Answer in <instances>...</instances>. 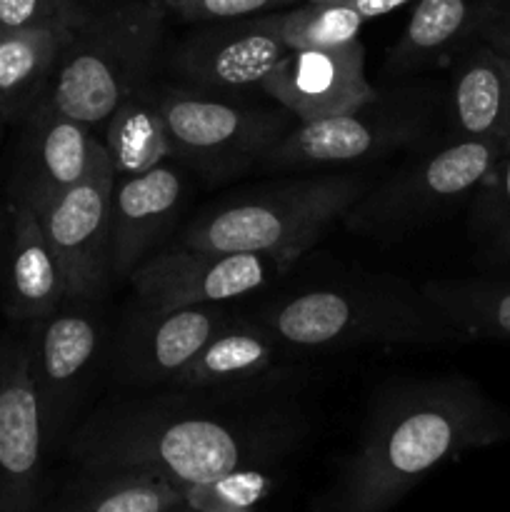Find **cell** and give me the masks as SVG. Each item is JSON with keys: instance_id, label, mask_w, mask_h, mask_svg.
<instances>
[{"instance_id": "24", "label": "cell", "mask_w": 510, "mask_h": 512, "mask_svg": "<svg viewBox=\"0 0 510 512\" xmlns=\"http://www.w3.org/2000/svg\"><path fill=\"white\" fill-rule=\"evenodd\" d=\"M103 125L100 145L118 175L148 173L173 158L160 110V90L153 83L128 95Z\"/></svg>"}, {"instance_id": "7", "label": "cell", "mask_w": 510, "mask_h": 512, "mask_svg": "<svg viewBox=\"0 0 510 512\" xmlns=\"http://www.w3.org/2000/svg\"><path fill=\"white\" fill-rule=\"evenodd\" d=\"M503 158L500 143L453 138L443 148L408 160L388 180L360 195L343 223L363 235L403 233L473 193Z\"/></svg>"}, {"instance_id": "35", "label": "cell", "mask_w": 510, "mask_h": 512, "mask_svg": "<svg viewBox=\"0 0 510 512\" xmlns=\"http://www.w3.org/2000/svg\"><path fill=\"white\" fill-rule=\"evenodd\" d=\"M495 235H498V243L503 245V250L508 253V258H510V225H508V228L500 230V233H495Z\"/></svg>"}, {"instance_id": "1", "label": "cell", "mask_w": 510, "mask_h": 512, "mask_svg": "<svg viewBox=\"0 0 510 512\" xmlns=\"http://www.w3.org/2000/svg\"><path fill=\"white\" fill-rule=\"evenodd\" d=\"M300 438L293 405L168 390L105 400L65 445L80 470H138L188 490L275 465Z\"/></svg>"}, {"instance_id": "10", "label": "cell", "mask_w": 510, "mask_h": 512, "mask_svg": "<svg viewBox=\"0 0 510 512\" xmlns=\"http://www.w3.org/2000/svg\"><path fill=\"white\" fill-rule=\"evenodd\" d=\"M30 378L50 453L68 443L70 423L95 360L103 353V318L95 303H63L43 323L28 325Z\"/></svg>"}, {"instance_id": "5", "label": "cell", "mask_w": 510, "mask_h": 512, "mask_svg": "<svg viewBox=\"0 0 510 512\" xmlns=\"http://www.w3.org/2000/svg\"><path fill=\"white\" fill-rule=\"evenodd\" d=\"M363 193V180L348 173L290 180L198 218L183 233V245L213 253H253L290 265L318 243L330 223L343 220Z\"/></svg>"}, {"instance_id": "28", "label": "cell", "mask_w": 510, "mask_h": 512, "mask_svg": "<svg viewBox=\"0 0 510 512\" xmlns=\"http://www.w3.org/2000/svg\"><path fill=\"white\" fill-rule=\"evenodd\" d=\"M168 15H178L188 23H215V20H238L250 15L275 13L285 5L300 0H163Z\"/></svg>"}, {"instance_id": "36", "label": "cell", "mask_w": 510, "mask_h": 512, "mask_svg": "<svg viewBox=\"0 0 510 512\" xmlns=\"http://www.w3.org/2000/svg\"><path fill=\"white\" fill-rule=\"evenodd\" d=\"M168 512H195L193 508H190V505H178V508H173V510H168Z\"/></svg>"}, {"instance_id": "18", "label": "cell", "mask_w": 510, "mask_h": 512, "mask_svg": "<svg viewBox=\"0 0 510 512\" xmlns=\"http://www.w3.org/2000/svg\"><path fill=\"white\" fill-rule=\"evenodd\" d=\"M183 203V175L163 163L140 175H118L110 198V280L128 278L165 238Z\"/></svg>"}, {"instance_id": "34", "label": "cell", "mask_w": 510, "mask_h": 512, "mask_svg": "<svg viewBox=\"0 0 510 512\" xmlns=\"http://www.w3.org/2000/svg\"><path fill=\"white\" fill-rule=\"evenodd\" d=\"M5 248H8V213H5L3 205H0V283H3Z\"/></svg>"}, {"instance_id": "3", "label": "cell", "mask_w": 510, "mask_h": 512, "mask_svg": "<svg viewBox=\"0 0 510 512\" xmlns=\"http://www.w3.org/2000/svg\"><path fill=\"white\" fill-rule=\"evenodd\" d=\"M255 320L293 353L360 345H435L460 340L423 290L400 285H328L268 300Z\"/></svg>"}, {"instance_id": "25", "label": "cell", "mask_w": 510, "mask_h": 512, "mask_svg": "<svg viewBox=\"0 0 510 512\" xmlns=\"http://www.w3.org/2000/svg\"><path fill=\"white\" fill-rule=\"evenodd\" d=\"M420 290L443 310L460 340H510L508 280H430Z\"/></svg>"}, {"instance_id": "30", "label": "cell", "mask_w": 510, "mask_h": 512, "mask_svg": "<svg viewBox=\"0 0 510 512\" xmlns=\"http://www.w3.org/2000/svg\"><path fill=\"white\" fill-rule=\"evenodd\" d=\"M483 198L478 203V218L495 233L510 225V153L495 165L490 178L485 180Z\"/></svg>"}, {"instance_id": "20", "label": "cell", "mask_w": 510, "mask_h": 512, "mask_svg": "<svg viewBox=\"0 0 510 512\" xmlns=\"http://www.w3.org/2000/svg\"><path fill=\"white\" fill-rule=\"evenodd\" d=\"M448 115L455 138L490 140L510 153V65L485 40L453 60Z\"/></svg>"}, {"instance_id": "32", "label": "cell", "mask_w": 510, "mask_h": 512, "mask_svg": "<svg viewBox=\"0 0 510 512\" xmlns=\"http://www.w3.org/2000/svg\"><path fill=\"white\" fill-rule=\"evenodd\" d=\"M310 3H328V5H343V8L355 10L358 15H363L365 20L378 18V15L390 13V10L400 8L408 0H310Z\"/></svg>"}, {"instance_id": "4", "label": "cell", "mask_w": 510, "mask_h": 512, "mask_svg": "<svg viewBox=\"0 0 510 512\" xmlns=\"http://www.w3.org/2000/svg\"><path fill=\"white\" fill-rule=\"evenodd\" d=\"M163 0H118L90 15L68 43L40 103L80 123L103 125L128 95L150 83L163 53Z\"/></svg>"}, {"instance_id": "14", "label": "cell", "mask_w": 510, "mask_h": 512, "mask_svg": "<svg viewBox=\"0 0 510 512\" xmlns=\"http://www.w3.org/2000/svg\"><path fill=\"white\" fill-rule=\"evenodd\" d=\"M295 355L255 318H230L165 390L265 398L293 378Z\"/></svg>"}, {"instance_id": "12", "label": "cell", "mask_w": 510, "mask_h": 512, "mask_svg": "<svg viewBox=\"0 0 510 512\" xmlns=\"http://www.w3.org/2000/svg\"><path fill=\"white\" fill-rule=\"evenodd\" d=\"M288 53L273 13L200 23L168 53V68L185 88L230 95L260 88L265 75Z\"/></svg>"}, {"instance_id": "9", "label": "cell", "mask_w": 510, "mask_h": 512, "mask_svg": "<svg viewBox=\"0 0 510 512\" xmlns=\"http://www.w3.org/2000/svg\"><path fill=\"white\" fill-rule=\"evenodd\" d=\"M115 178L118 173L100 145L88 175L38 213L63 273L65 303H95L110 280V198Z\"/></svg>"}, {"instance_id": "21", "label": "cell", "mask_w": 510, "mask_h": 512, "mask_svg": "<svg viewBox=\"0 0 510 512\" xmlns=\"http://www.w3.org/2000/svg\"><path fill=\"white\" fill-rule=\"evenodd\" d=\"M498 3L503 0H418L403 38L388 53V73H413L455 60L478 40Z\"/></svg>"}, {"instance_id": "31", "label": "cell", "mask_w": 510, "mask_h": 512, "mask_svg": "<svg viewBox=\"0 0 510 512\" xmlns=\"http://www.w3.org/2000/svg\"><path fill=\"white\" fill-rule=\"evenodd\" d=\"M478 40H485L490 48L498 50L510 65V0H503L490 10L483 28H480Z\"/></svg>"}, {"instance_id": "8", "label": "cell", "mask_w": 510, "mask_h": 512, "mask_svg": "<svg viewBox=\"0 0 510 512\" xmlns=\"http://www.w3.org/2000/svg\"><path fill=\"white\" fill-rule=\"evenodd\" d=\"M430 108L415 98L388 103L375 95L348 113L295 123L260 160L265 170L360 163L415 145L428 135Z\"/></svg>"}, {"instance_id": "17", "label": "cell", "mask_w": 510, "mask_h": 512, "mask_svg": "<svg viewBox=\"0 0 510 512\" xmlns=\"http://www.w3.org/2000/svg\"><path fill=\"white\" fill-rule=\"evenodd\" d=\"M260 90L298 123L348 113L378 95L365 78L360 40L333 50H288L265 75Z\"/></svg>"}, {"instance_id": "16", "label": "cell", "mask_w": 510, "mask_h": 512, "mask_svg": "<svg viewBox=\"0 0 510 512\" xmlns=\"http://www.w3.org/2000/svg\"><path fill=\"white\" fill-rule=\"evenodd\" d=\"M233 315L218 305L138 310L115 350V375L135 388H168Z\"/></svg>"}, {"instance_id": "29", "label": "cell", "mask_w": 510, "mask_h": 512, "mask_svg": "<svg viewBox=\"0 0 510 512\" xmlns=\"http://www.w3.org/2000/svg\"><path fill=\"white\" fill-rule=\"evenodd\" d=\"M33 28L78 30V20L60 0H0V33Z\"/></svg>"}, {"instance_id": "15", "label": "cell", "mask_w": 510, "mask_h": 512, "mask_svg": "<svg viewBox=\"0 0 510 512\" xmlns=\"http://www.w3.org/2000/svg\"><path fill=\"white\" fill-rule=\"evenodd\" d=\"M8 203L28 205L35 213L88 175L100 138L93 128L40 103L20 123Z\"/></svg>"}, {"instance_id": "23", "label": "cell", "mask_w": 510, "mask_h": 512, "mask_svg": "<svg viewBox=\"0 0 510 512\" xmlns=\"http://www.w3.org/2000/svg\"><path fill=\"white\" fill-rule=\"evenodd\" d=\"M185 503L178 485L138 470H80L40 512H168Z\"/></svg>"}, {"instance_id": "2", "label": "cell", "mask_w": 510, "mask_h": 512, "mask_svg": "<svg viewBox=\"0 0 510 512\" xmlns=\"http://www.w3.org/2000/svg\"><path fill=\"white\" fill-rule=\"evenodd\" d=\"M510 440V413L465 378L393 390L370 415L323 512H390L420 480L475 448Z\"/></svg>"}, {"instance_id": "27", "label": "cell", "mask_w": 510, "mask_h": 512, "mask_svg": "<svg viewBox=\"0 0 510 512\" xmlns=\"http://www.w3.org/2000/svg\"><path fill=\"white\" fill-rule=\"evenodd\" d=\"M268 490L270 480L263 470H240L215 483L183 490V495L185 505L195 512H245L255 510Z\"/></svg>"}, {"instance_id": "37", "label": "cell", "mask_w": 510, "mask_h": 512, "mask_svg": "<svg viewBox=\"0 0 510 512\" xmlns=\"http://www.w3.org/2000/svg\"><path fill=\"white\" fill-rule=\"evenodd\" d=\"M0 138H3V120H0Z\"/></svg>"}, {"instance_id": "38", "label": "cell", "mask_w": 510, "mask_h": 512, "mask_svg": "<svg viewBox=\"0 0 510 512\" xmlns=\"http://www.w3.org/2000/svg\"><path fill=\"white\" fill-rule=\"evenodd\" d=\"M245 512H255V510H245Z\"/></svg>"}, {"instance_id": "11", "label": "cell", "mask_w": 510, "mask_h": 512, "mask_svg": "<svg viewBox=\"0 0 510 512\" xmlns=\"http://www.w3.org/2000/svg\"><path fill=\"white\" fill-rule=\"evenodd\" d=\"M50 455L30 378V335L0 338V512H40Z\"/></svg>"}, {"instance_id": "19", "label": "cell", "mask_w": 510, "mask_h": 512, "mask_svg": "<svg viewBox=\"0 0 510 512\" xmlns=\"http://www.w3.org/2000/svg\"><path fill=\"white\" fill-rule=\"evenodd\" d=\"M63 303V273L38 213L28 205L8 203V248L3 265L5 315L28 328L58 313Z\"/></svg>"}, {"instance_id": "6", "label": "cell", "mask_w": 510, "mask_h": 512, "mask_svg": "<svg viewBox=\"0 0 510 512\" xmlns=\"http://www.w3.org/2000/svg\"><path fill=\"white\" fill-rule=\"evenodd\" d=\"M160 110L173 158L215 183L258 165L298 123L285 108L235 103L185 85L160 90Z\"/></svg>"}, {"instance_id": "33", "label": "cell", "mask_w": 510, "mask_h": 512, "mask_svg": "<svg viewBox=\"0 0 510 512\" xmlns=\"http://www.w3.org/2000/svg\"><path fill=\"white\" fill-rule=\"evenodd\" d=\"M60 3H63V8L68 10L75 20H78V25H83L90 15L100 13V10L118 3V0H60Z\"/></svg>"}, {"instance_id": "22", "label": "cell", "mask_w": 510, "mask_h": 512, "mask_svg": "<svg viewBox=\"0 0 510 512\" xmlns=\"http://www.w3.org/2000/svg\"><path fill=\"white\" fill-rule=\"evenodd\" d=\"M73 30L33 28L0 33V120L23 123L40 105Z\"/></svg>"}, {"instance_id": "26", "label": "cell", "mask_w": 510, "mask_h": 512, "mask_svg": "<svg viewBox=\"0 0 510 512\" xmlns=\"http://www.w3.org/2000/svg\"><path fill=\"white\" fill-rule=\"evenodd\" d=\"M275 30L288 50H333L358 40L365 18L343 5L310 3L275 10Z\"/></svg>"}, {"instance_id": "13", "label": "cell", "mask_w": 510, "mask_h": 512, "mask_svg": "<svg viewBox=\"0 0 510 512\" xmlns=\"http://www.w3.org/2000/svg\"><path fill=\"white\" fill-rule=\"evenodd\" d=\"M288 263L253 253H213L180 245L143 260L130 278L143 310L218 305L268 285Z\"/></svg>"}]
</instances>
